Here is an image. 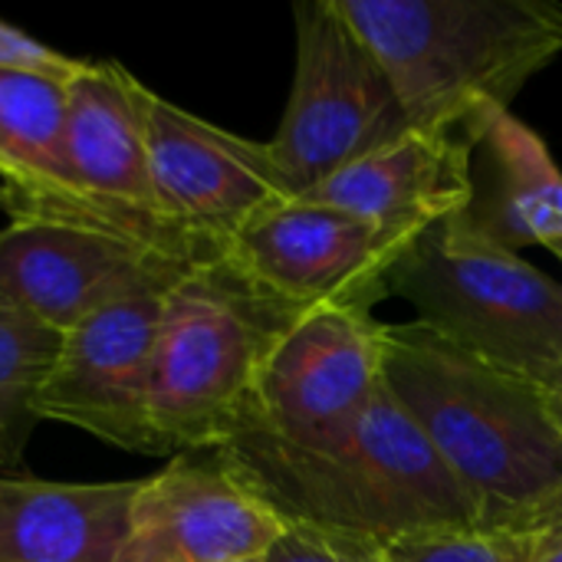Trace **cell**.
I'll use <instances>...</instances> for the list:
<instances>
[{
  "instance_id": "6da1fadb",
  "label": "cell",
  "mask_w": 562,
  "mask_h": 562,
  "mask_svg": "<svg viewBox=\"0 0 562 562\" xmlns=\"http://www.w3.org/2000/svg\"><path fill=\"white\" fill-rule=\"evenodd\" d=\"M385 389L471 497L481 527L562 530V425L543 385L425 323L385 326Z\"/></svg>"
},
{
  "instance_id": "7a4b0ae2",
  "label": "cell",
  "mask_w": 562,
  "mask_h": 562,
  "mask_svg": "<svg viewBox=\"0 0 562 562\" xmlns=\"http://www.w3.org/2000/svg\"><path fill=\"white\" fill-rule=\"evenodd\" d=\"M214 454L286 527L342 543L385 550L431 530L481 527L471 497L389 389L329 435L290 445L231 438Z\"/></svg>"
},
{
  "instance_id": "3957f363",
  "label": "cell",
  "mask_w": 562,
  "mask_h": 562,
  "mask_svg": "<svg viewBox=\"0 0 562 562\" xmlns=\"http://www.w3.org/2000/svg\"><path fill=\"white\" fill-rule=\"evenodd\" d=\"M412 128L471 132L562 56L557 0H339Z\"/></svg>"
},
{
  "instance_id": "277c9868",
  "label": "cell",
  "mask_w": 562,
  "mask_h": 562,
  "mask_svg": "<svg viewBox=\"0 0 562 562\" xmlns=\"http://www.w3.org/2000/svg\"><path fill=\"white\" fill-rule=\"evenodd\" d=\"M303 316L231 260L188 270L165 296L148 372L151 454L214 451L237 425L277 339Z\"/></svg>"
},
{
  "instance_id": "5b68a950",
  "label": "cell",
  "mask_w": 562,
  "mask_h": 562,
  "mask_svg": "<svg viewBox=\"0 0 562 562\" xmlns=\"http://www.w3.org/2000/svg\"><path fill=\"white\" fill-rule=\"evenodd\" d=\"M389 296L487 362L527 375L562 362V283L487 237L468 211L408 244L389 273Z\"/></svg>"
},
{
  "instance_id": "8992f818",
  "label": "cell",
  "mask_w": 562,
  "mask_h": 562,
  "mask_svg": "<svg viewBox=\"0 0 562 562\" xmlns=\"http://www.w3.org/2000/svg\"><path fill=\"white\" fill-rule=\"evenodd\" d=\"M293 82L277 135L267 142L290 198L412 128L398 92L346 20L339 0H303Z\"/></svg>"
},
{
  "instance_id": "52a82bcc",
  "label": "cell",
  "mask_w": 562,
  "mask_h": 562,
  "mask_svg": "<svg viewBox=\"0 0 562 562\" xmlns=\"http://www.w3.org/2000/svg\"><path fill=\"white\" fill-rule=\"evenodd\" d=\"M382 392L385 323L369 306H319L277 339L224 441H310L366 412Z\"/></svg>"
},
{
  "instance_id": "ba28073f",
  "label": "cell",
  "mask_w": 562,
  "mask_h": 562,
  "mask_svg": "<svg viewBox=\"0 0 562 562\" xmlns=\"http://www.w3.org/2000/svg\"><path fill=\"white\" fill-rule=\"evenodd\" d=\"M148 165L165 224L194 263L224 260L234 237L290 191L267 142L227 132L148 92Z\"/></svg>"
},
{
  "instance_id": "9c48e42d",
  "label": "cell",
  "mask_w": 562,
  "mask_h": 562,
  "mask_svg": "<svg viewBox=\"0 0 562 562\" xmlns=\"http://www.w3.org/2000/svg\"><path fill=\"white\" fill-rule=\"evenodd\" d=\"M412 240L336 207L286 198L260 211L234 237L224 260L303 313L319 306L375 310Z\"/></svg>"
},
{
  "instance_id": "30bf717a",
  "label": "cell",
  "mask_w": 562,
  "mask_h": 562,
  "mask_svg": "<svg viewBox=\"0 0 562 562\" xmlns=\"http://www.w3.org/2000/svg\"><path fill=\"white\" fill-rule=\"evenodd\" d=\"M148 92L151 89L119 63L79 59L66 109L69 181L92 227L194 263L165 224L155 198L145 135Z\"/></svg>"
},
{
  "instance_id": "8fae6325",
  "label": "cell",
  "mask_w": 562,
  "mask_h": 562,
  "mask_svg": "<svg viewBox=\"0 0 562 562\" xmlns=\"http://www.w3.org/2000/svg\"><path fill=\"white\" fill-rule=\"evenodd\" d=\"M194 263L138 240L53 221H10L0 231V300L59 336L128 296L171 290Z\"/></svg>"
},
{
  "instance_id": "7c38bea8",
  "label": "cell",
  "mask_w": 562,
  "mask_h": 562,
  "mask_svg": "<svg viewBox=\"0 0 562 562\" xmlns=\"http://www.w3.org/2000/svg\"><path fill=\"white\" fill-rule=\"evenodd\" d=\"M168 290L128 296L59 336L36 398L40 422L79 428L119 451L151 454L148 372Z\"/></svg>"
},
{
  "instance_id": "4fadbf2b",
  "label": "cell",
  "mask_w": 562,
  "mask_h": 562,
  "mask_svg": "<svg viewBox=\"0 0 562 562\" xmlns=\"http://www.w3.org/2000/svg\"><path fill=\"white\" fill-rule=\"evenodd\" d=\"M283 530L221 454L194 451L142 481L115 562L263 560Z\"/></svg>"
},
{
  "instance_id": "5bb4252c",
  "label": "cell",
  "mask_w": 562,
  "mask_h": 562,
  "mask_svg": "<svg viewBox=\"0 0 562 562\" xmlns=\"http://www.w3.org/2000/svg\"><path fill=\"white\" fill-rule=\"evenodd\" d=\"M385 231L418 237L474 201V132L408 128L300 194Z\"/></svg>"
},
{
  "instance_id": "9a60e30c",
  "label": "cell",
  "mask_w": 562,
  "mask_h": 562,
  "mask_svg": "<svg viewBox=\"0 0 562 562\" xmlns=\"http://www.w3.org/2000/svg\"><path fill=\"white\" fill-rule=\"evenodd\" d=\"M72 72L0 69V194L10 221L92 227L66 168Z\"/></svg>"
},
{
  "instance_id": "2e32d148",
  "label": "cell",
  "mask_w": 562,
  "mask_h": 562,
  "mask_svg": "<svg viewBox=\"0 0 562 562\" xmlns=\"http://www.w3.org/2000/svg\"><path fill=\"white\" fill-rule=\"evenodd\" d=\"M138 487L0 474V562H115Z\"/></svg>"
},
{
  "instance_id": "e0dca14e",
  "label": "cell",
  "mask_w": 562,
  "mask_h": 562,
  "mask_svg": "<svg viewBox=\"0 0 562 562\" xmlns=\"http://www.w3.org/2000/svg\"><path fill=\"white\" fill-rule=\"evenodd\" d=\"M474 161H484V178H474L468 214L497 244L547 247L562 257V168L537 128L510 109L484 115L474 128Z\"/></svg>"
},
{
  "instance_id": "ac0fdd59",
  "label": "cell",
  "mask_w": 562,
  "mask_h": 562,
  "mask_svg": "<svg viewBox=\"0 0 562 562\" xmlns=\"http://www.w3.org/2000/svg\"><path fill=\"white\" fill-rule=\"evenodd\" d=\"M59 333L0 300V471L20 464L40 425L36 398L56 362Z\"/></svg>"
},
{
  "instance_id": "d6986e66",
  "label": "cell",
  "mask_w": 562,
  "mask_h": 562,
  "mask_svg": "<svg viewBox=\"0 0 562 562\" xmlns=\"http://www.w3.org/2000/svg\"><path fill=\"white\" fill-rule=\"evenodd\" d=\"M537 550L533 537L487 530V527H451L398 540L379 550L382 562H530Z\"/></svg>"
},
{
  "instance_id": "ffe728a7",
  "label": "cell",
  "mask_w": 562,
  "mask_h": 562,
  "mask_svg": "<svg viewBox=\"0 0 562 562\" xmlns=\"http://www.w3.org/2000/svg\"><path fill=\"white\" fill-rule=\"evenodd\" d=\"M263 562H382L379 550L342 543L303 527H286L280 540L267 550Z\"/></svg>"
},
{
  "instance_id": "44dd1931",
  "label": "cell",
  "mask_w": 562,
  "mask_h": 562,
  "mask_svg": "<svg viewBox=\"0 0 562 562\" xmlns=\"http://www.w3.org/2000/svg\"><path fill=\"white\" fill-rule=\"evenodd\" d=\"M79 59L49 49L46 43L26 36L23 30L0 20V69H43V72H72Z\"/></svg>"
},
{
  "instance_id": "7402d4cb",
  "label": "cell",
  "mask_w": 562,
  "mask_h": 562,
  "mask_svg": "<svg viewBox=\"0 0 562 562\" xmlns=\"http://www.w3.org/2000/svg\"><path fill=\"white\" fill-rule=\"evenodd\" d=\"M533 379L543 385V392H547V398H550V405H553V412H557V418H560L562 425V362L553 366V369H547V372H540V375H533Z\"/></svg>"
},
{
  "instance_id": "603a6c76",
  "label": "cell",
  "mask_w": 562,
  "mask_h": 562,
  "mask_svg": "<svg viewBox=\"0 0 562 562\" xmlns=\"http://www.w3.org/2000/svg\"><path fill=\"white\" fill-rule=\"evenodd\" d=\"M530 562H562V530L553 533V537H547V540H540Z\"/></svg>"
},
{
  "instance_id": "cb8c5ba5",
  "label": "cell",
  "mask_w": 562,
  "mask_h": 562,
  "mask_svg": "<svg viewBox=\"0 0 562 562\" xmlns=\"http://www.w3.org/2000/svg\"><path fill=\"white\" fill-rule=\"evenodd\" d=\"M244 562H263V560H244Z\"/></svg>"
},
{
  "instance_id": "d4e9b609",
  "label": "cell",
  "mask_w": 562,
  "mask_h": 562,
  "mask_svg": "<svg viewBox=\"0 0 562 562\" xmlns=\"http://www.w3.org/2000/svg\"><path fill=\"white\" fill-rule=\"evenodd\" d=\"M0 207H3V194H0Z\"/></svg>"
}]
</instances>
